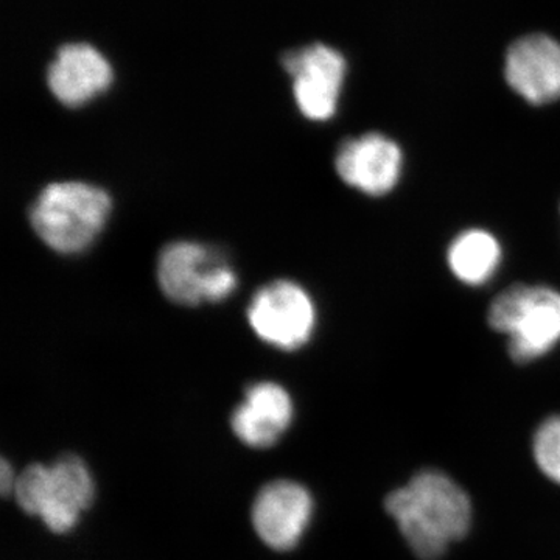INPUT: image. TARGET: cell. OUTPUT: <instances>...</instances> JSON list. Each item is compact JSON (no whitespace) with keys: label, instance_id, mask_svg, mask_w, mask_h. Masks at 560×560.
Masks as SVG:
<instances>
[{"label":"cell","instance_id":"obj_1","mask_svg":"<svg viewBox=\"0 0 560 560\" xmlns=\"http://www.w3.org/2000/svg\"><path fill=\"white\" fill-rule=\"evenodd\" d=\"M386 512L420 560H440L471 526L470 497L444 471L425 469L385 500Z\"/></svg>","mask_w":560,"mask_h":560},{"label":"cell","instance_id":"obj_2","mask_svg":"<svg viewBox=\"0 0 560 560\" xmlns=\"http://www.w3.org/2000/svg\"><path fill=\"white\" fill-rule=\"evenodd\" d=\"M113 200L102 187L80 180L49 184L33 202L36 235L60 254L90 248L108 223Z\"/></svg>","mask_w":560,"mask_h":560},{"label":"cell","instance_id":"obj_3","mask_svg":"<svg viewBox=\"0 0 560 560\" xmlns=\"http://www.w3.org/2000/svg\"><path fill=\"white\" fill-rule=\"evenodd\" d=\"M488 323L506 335L512 360L528 363L541 359L560 342V291L512 285L490 304Z\"/></svg>","mask_w":560,"mask_h":560},{"label":"cell","instance_id":"obj_4","mask_svg":"<svg viewBox=\"0 0 560 560\" xmlns=\"http://www.w3.org/2000/svg\"><path fill=\"white\" fill-rule=\"evenodd\" d=\"M162 293L179 305L228 300L237 289V275L219 250L197 242H173L158 260Z\"/></svg>","mask_w":560,"mask_h":560},{"label":"cell","instance_id":"obj_5","mask_svg":"<svg viewBox=\"0 0 560 560\" xmlns=\"http://www.w3.org/2000/svg\"><path fill=\"white\" fill-rule=\"evenodd\" d=\"M248 319L261 341L294 350L311 341L316 308L311 294L301 285L291 280H276L254 294Z\"/></svg>","mask_w":560,"mask_h":560},{"label":"cell","instance_id":"obj_6","mask_svg":"<svg viewBox=\"0 0 560 560\" xmlns=\"http://www.w3.org/2000/svg\"><path fill=\"white\" fill-rule=\"evenodd\" d=\"M282 66L293 79V94L302 116L327 121L337 114L348 62L340 51L324 44H312L287 51Z\"/></svg>","mask_w":560,"mask_h":560},{"label":"cell","instance_id":"obj_7","mask_svg":"<svg viewBox=\"0 0 560 560\" xmlns=\"http://www.w3.org/2000/svg\"><path fill=\"white\" fill-rule=\"evenodd\" d=\"M335 168L349 187L370 197H383L399 184L404 153L396 140L381 132H368L341 143Z\"/></svg>","mask_w":560,"mask_h":560},{"label":"cell","instance_id":"obj_8","mask_svg":"<svg viewBox=\"0 0 560 560\" xmlns=\"http://www.w3.org/2000/svg\"><path fill=\"white\" fill-rule=\"evenodd\" d=\"M504 79L530 105L560 101L559 40L540 33L515 40L504 58Z\"/></svg>","mask_w":560,"mask_h":560},{"label":"cell","instance_id":"obj_9","mask_svg":"<svg viewBox=\"0 0 560 560\" xmlns=\"http://www.w3.org/2000/svg\"><path fill=\"white\" fill-rule=\"evenodd\" d=\"M312 512L307 489L293 481L270 482L254 501V529L272 550H291L307 529Z\"/></svg>","mask_w":560,"mask_h":560},{"label":"cell","instance_id":"obj_10","mask_svg":"<svg viewBox=\"0 0 560 560\" xmlns=\"http://www.w3.org/2000/svg\"><path fill=\"white\" fill-rule=\"evenodd\" d=\"M113 79L109 61L88 44L62 47L47 73L51 94L69 108H79L97 98L109 90Z\"/></svg>","mask_w":560,"mask_h":560},{"label":"cell","instance_id":"obj_11","mask_svg":"<svg viewBox=\"0 0 560 560\" xmlns=\"http://www.w3.org/2000/svg\"><path fill=\"white\" fill-rule=\"evenodd\" d=\"M293 418L289 393L276 383H257L232 415V429L249 447H271Z\"/></svg>","mask_w":560,"mask_h":560},{"label":"cell","instance_id":"obj_12","mask_svg":"<svg viewBox=\"0 0 560 560\" xmlns=\"http://www.w3.org/2000/svg\"><path fill=\"white\" fill-rule=\"evenodd\" d=\"M447 260L453 276L460 282L471 287L482 285L499 270L500 242L485 230L463 232L452 242Z\"/></svg>","mask_w":560,"mask_h":560},{"label":"cell","instance_id":"obj_13","mask_svg":"<svg viewBox=\"0 0 560 560\" xmlns=\"http://www.w3.org/2000/svg\"><path fill=\"white\" fill-rule=\"evenodd\" d=\"M54 480V497L84 511L94 500V481L83 460L68 455L50 467Z\"/></svg>","mask_w":560,"mask_h":560},{"label":"cell","instance_id":"obj_14","mask_svg":"<svg viewBox=\"0 0 560 560\" xmlns=\"http://www.w3.org/2000/svg\"><path fill=\"white\" fill-rule=\"evenodd\" d=\"M18 504L27 514L39 515L47 501L54 497L50 467L32 464L16 478L13 490Z\"/></svg>","mask_w":560,"mask_h":560},{"label":"cell","instance_id":"obj_15","mask_svg":"<svg viewBox=\"0 0 560 560\" xmlns=\"http://www.w3.org/2000/svg\"><path fill=\"white\" fill-rule=\"evenodd\" d=\"M533 455L548 480L560 486V415L545 419L533 438Z\"/></svg>","mask_w":560,"mask_h":560},{"label":"cell","instance_id":"obj_16","mask_svg":"<svg viewBox=\"0 0 560 560\" xmlns=\"http://www.w3.org/2000/svg\"><path fill=\"white\" fill-rule=\"evenodd\" d=\"M80 512L72 504L51 497L44 510L40 511L39 517L46 523L47 528L54 530V533L62 534L68 533L75 526V523L79 522Z\"/></svg>","mask_w":560,"mask_h":560},{"label":"cell","instance_id":"obj_17","mask_svg":"<svg viewBox=\"0 0 560 560\" xmlns=\"http://www.w3.org/2000/svg\"><path fill=\"white\" fill-rule=\"evenodd\" d=\"M14 485H16V477L11 470L9 460L2 459V463H0V490H2V495H10V492L14 490Z\"/></svg>","mask_w":560,"mask_h":560}]
</instances>
